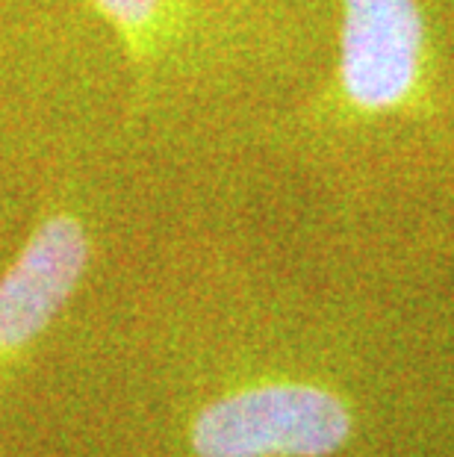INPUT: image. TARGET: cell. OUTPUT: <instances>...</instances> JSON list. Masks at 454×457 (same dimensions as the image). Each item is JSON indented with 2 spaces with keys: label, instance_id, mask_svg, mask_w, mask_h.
Returning a JSON list of instances; mask_svg holds the SVG:
<instances>
[{
  "label": "cell",
  "instance_id": "obj_1",
  "mask_svg": "<svg viewBox=\"0 0 454 457\" xmlns=\"http://www.w3.org/2000/svg\"><path fill=\"white\" fill-rule=\"evenodd\" d=\"M351 416L313 384H260L210 402L192 422L198 457H325L343 449Z\"/></svg>",
  "mask_w": 454,
  "mask_h": 457
},
{
  "label": "cell",
  "instance_id": "obj_3",
  "mask_svg": "<svg viewBox=\"0 0 454 457\" xmlns=\"http://www.w3.org/2000/svg\"><path fill=\"white\" fill-rule=\"evenodd\" d=\"M422 56L417 0H343L340 80L363 110H390L408 98Z\"/></svg>",
  "mask_w": 454,
  "mask_h": 457
},
{
  "label": "cell",
  "instance_id": "obj_2",
  "mask_svg": "<svg viewBox=\"0 0 454 457\" xmlns=\"http://www.w3.org/2000/svg\"><path fill=\"white\" fill-rule=\"evenodd\" d=\"M92 257L86 221L71 210L38 219L21 254L0 275V369L36 343L69 304Z\"/></svg>",
  "mask_w": 454,
  "mask_h": 457
},
{
  "label": "cell",
  "instance_id": "obj_4",
  "mask_svg": "<svg viewBox=\"0 0 454 457\" xmlns=\"http://www.w3.org/2000/svg\"><path fill=\"white\" fill-rule=\"evenodd\" d=\"M92 4L101 18L112 24L133 62L144 68V62L153 60L166 33L169 0H92Z\"/></svg>",
  "mask_w": 454,
  "mask_h": 457
}]
</instances>
